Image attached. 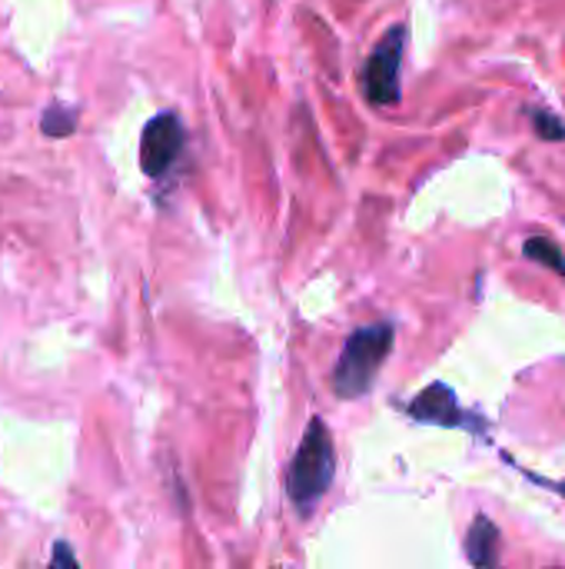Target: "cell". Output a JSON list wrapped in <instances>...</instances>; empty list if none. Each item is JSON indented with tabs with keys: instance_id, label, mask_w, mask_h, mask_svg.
I'll use <instances>...</instances> for the list:
<instances>
[{
	"instance_id": "5",
	"label": "cell",
	"mask_w": 565,
	"mask_h": 569,
	"mask_svg": "<svg viewBox=\"0 0 565 569\" xmlns=\"http://www.w3.org/2000/svg\"><path fill=\"white\" fill-rule=\"evenodd\" d=\"M410 417L420 423H436V427H470V430H483L486 423L470 420L463 413V407L456 403V393L443 383H433L430 390H423L413 403H410Z\"/></svg>"
},
{
	"instance_id": "8",
	"label": "cell",
	"mask_w": 565,
	"mask_h": 569,
	"mask_svg": "<svg viewBox=\"0 0 565 569\" xmlns=\"http://www.w3.org/2000/svg\"><path fill=\"white\" fill-rule=\"evenodd\" d=\"M523 253H526L529 260H536V263L556 270L559 277H565V253L553 243V240H546V237H529L526 247H523Z\"/></svg>"
},
{
	"instance_id": "2",
	"label": "cell",
	"mask_w": 565,
	"mask_h": 569,
	"mask_svg": "<svg viewBox=\"0 0 565 569\" xmlns=\"http://www.w3.org/2000/svg\"><path fill=\"white\" fill-rule=\"evenodd\" d=\"M333 477H336V450H333L330 427L323 420H310L303 443L286 473V493L300 510H310L330 490Z\"/></svg>"
},
{
	"instance_id": "7",
	"label": "cell",
	"mask_w": 565,
	"mask_h": 569,
	"mask_svg": "<svg viewBox=\"0 0 565 569\" xmlns=\"http://www.w3.org/2000/svg\"><path fill=\"white\" fill-rule=\"evenodd\" d=\"M77 120H80L77 107L50 103V107L43 110V117H40V130H43L47 137H70V133L77 130Z\"/></svg>"
},
{
	"instance_id": "1",
	"label": "cell",
	"mask_w": 565,
	"mask_h": 569,
	"mask_svg": "<svg viewBox=\"0 0 565 569\" xmlns=\"http://www.w3.org/2000/svg\"><path fill=\"white\" fill-rule=\"evenodd\" d=\"M393 323H366L360 327L346 347H343V357L333 370V393L343 397V400H356L363 397L373 383H376V373L383 370L390 350H393Z\"/></svg>"
},
{
	"instance_id": "4",
	"label": "cell",
	"mask_w": 565,
	"mask_h": 569,
	"mask_svg": "<svg viewBox=\"0 0 565 569\" xmlns=\"http://www.w3.org/2000/svg\"><path fill=\"white\" fill-rule=\"evenodd\" d=\"M186 150V130L176 113H157L140 137V167L150 180H163Z\"/></svg>"
},
{
	"instance_id": "9",
	"label": "cell",
	"mask_w": 565,
	"mask_h": 569,
	"mask_svg": "<svg viewBox=\"0 0 565 569\" xmlns=\"http://www.w3.org/2000/svg\"><path fill=\"white\" fill-rule=\"evenodd\" d=\"M533 123H536V133H539L543 140H563L565 137L563 120H559L556 113L543 110V107H536V110H533Z\"/></svg>"
},
{
	"instance_id": "10",
	"label": "cell",
	"mask_w": 565,
	"mask_h": 569,
	"mask_svg": "<svg viewBox=\"0 0 565 569\" xmlns=\"http://www.w3.org/2000/svg\"><path fill=\"white\" fill-rule=\"evenodd\" d=\"M47 569H80L77 563V553L67 540H53V550H50V563Z\"/></svg>"
},
{
	"instance_id": "3",
	"label": "cell",
	"mask_w": 565,
	"mask_h": 569,
	"mask_svg": "<svg viewBox=\"0 0 565 569\" xmlns=\"http://www.w3.org/2000/svg\"><path fill=\"white\" fill-rule=\"evenodd\" d=\"M403 47H406V27L396 23L390 27L376 50L366 60L363 70V90L373 107H390L400 100V63H403Z\"/></svg>"
},
{
	"instance_id": "6",
	"label": "cell",
	"mask_w": 565,
	"mask_h": 569,
	"mask_svg": "<svg viewBox=\"0 0 565 569\" xmlns=\"http://www.w3.org/2000/svg\"><path fill=\"white\" fill-rule=\"evenodd\" d=\"M466 553L476 569L500 567V530L490 517H476L466 537Z\"/></svg>"
}]
</instances>
